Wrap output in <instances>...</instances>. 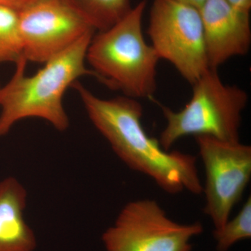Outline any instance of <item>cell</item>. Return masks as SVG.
<instances>
[{
    "instance_id": "6da1fadb",
    "label": "cell",
    "mask_w": 251,
    "mask_h": 251,
    "mask_svg": "<svg viewBox=\"0 0 251 251\" xmlns=\"http://www.w3.org/2000/svg\"><path fill=\"white\" fill-rule=\"evenodd\" d=\"M80 96L89 118L117 155L130 169L148 176L163 191L202 193L196 158L164 150L142 125L143 109L135 99L121 96L99 98L78 80L72 85Z\"/></svg>"
},
{
    "instance_id": "7a4b0ae2",
    "label": "cell",
    "mask_w": 251,
    "mask_h": 251,
    "mask_svg": "<svg viewBox=\"0 0 251 251\" xmlns=\"http://www.w3.org/2000/svg\"><path fill=\"white\" fill-rule=\"evenodd\" d=\"M94 34L81 38L31 76L26 75L25 58L16 63L14 75L0 92V137L27 118L42 119L61 132L69 128L70 121L63 97L79 77H96L93 71L85 67L87 48Z\"/></svg>"
},
{
    "instance_id": "3957f363",
    "label": "cell",
    "mask_w": 251,
    "mask_h": 251,
    "mask_svg": "<svg viewBox=\"0 0 251 251\" xmlns=\"http://www.w3.org/2000/svg\"><path fill=\"white\" fill-rule=\"evenodd\" d=\"M146 4V0H142L121 21L94 34L86 54L96 78L135 99L152 98L160 60L143 35Z\"/></svg>"
},
{
    "instance_id": "277c9868",
    "label": "cell",
    "mask_w": 251,
    "mask_h": 251,
    "mask_svg": "<svg viewBox=\"0 0 251 251\" xmlns=\"http://www.w3.org/2000/svg\"><path fill=\"white\" fill-rule=\"evenodd\" d=\"M192 97L179 111L162 106L166 128L160 135L162 148L170 150L180 138L208 135L227 142L239 141L243 110L248 94L226 85L217 70L209 69L193 85Z\"/></svg>"
},
{
    "instance_id": "5b68a950",
    "label": "cell",
    "mask_w": 251,
    "mask_h": 251,
    "mask_svg": "<svg viewBox=\"0 0 251 251\" xmlns=\"http://www.w3.org/2000/svg\"><path fill=\"white\" fill-rule=\"evenodd\" d=\"M148 33L159 59L191 85L209 70L199 9L175 0H153Z\"/></svg>"
},
{
    "instance_id": "8992f818",
    "label": "cell",
    "mask_w": 251,
    "mask_h": 251,
    "mask_svg": "<svg viewBox=\"0 0 251 251\" xmlns=\"http://www.w3.org/2000/svg\"><path fill=\"white\" fill-rule=\"evenodd\" d=\"M201 223L170 219L153 200L131 201L102 235L107 251H191V239L202 233Z\"/></svg>"
},
{
    "instance_id": "52a82bcc",
    "label": "cell",
    "mask_w": 251,
    "mask_h": 251,
    "mask_svg": "<svg viewBox=\"0 0 251 251\" xmlns=\"http://www.w3.org/2000/svg\"><path fill=\"white\" fill-rule=\"evenodd\" d=\"M196 138L205 170L203 211L210 218L214 229H219L229 219L250 181L251 147L208 135Z\"/></svg>"
},
{
    "instance_id": "ba28073f",
    "label": "cell",
    "mask_w": 251,
    "mask_h": 251,
    "mask_svg": "<svg viewBox=\"0 0 251 251\" xmlns=\"http://www.w3.org/2000/svg\"><path fill=\"white\" fill-rule=\"evenodd\" d=\"M18 11L23 56L27 62L45 64L97 31L70 0H32Z\"/></svg>"
},
{
    "instance_id": "9c48e42d",
    "label": "cell",
    "mask_w": 251,
    "mask_h": 251,
    "mask_svg": "<svg viewBox=\"0 0 251 251\" xmlns=\"http://www.w3.org/2000/svg\"><path fill=\"white\" fill-rule=\"evenodd\" d=\"M209 69L217 70L229 59L248 53L251 44L250 15L227 0H207L201 8Z\"/></svg>"
},
{
    "instance_id": "30bf717a",
    "label": "cell",
    "mask_w": 251,
    "mask_h": 251,
    "mask_svg": "<svg viewBox=\"0 0 251 251\" xmlns=\"http://www.w3.org/2000/svg\"><path fill=\"white\" fill-rule=\"evenodd\" d=\"M27 193L13 176L0 181V251H35V234L25 219Z\"/></svg>"
},
{
    "instance_id": "8fae6325",
    "label": "cell",
    "mask_w": 251,
    "mask_h": 251,
    "mask_svg": "<svg viewBox=\"0 0 251 251\" xmlns=\"http://www.w3.org/2000/svg\"><path fill=\"white\" fill-rule=\"evenodd\" d=\"M96 31L106 30L125 18L133 7L130 0H70Z\"/></svg>"
},
{
    "instance_id": "7c38bea8",
    "label": "cell",
    "mask_w": 251,
    "mask_h": 251,
    "mask_svg": "<svg viewBox=\"0 0 251 251\" xmlns=\"http://www.w3.org/2000/svg\"><path fill=\"white\" fill-rule=\"evenodd\" d=\"M23 56L18 10L0 5V64L19 62Z\"/></svg>"
},
{
    "instance_id": "4fadbf2b",
    "label": "cell",
    "mask_w": 251,
    "mask_h": 251,
    "mask_svg": "<svg viewBox=\"0 0 251 251\" xmlns=\"http://www.w3.org/2000/svg\"><path fill=\"white\" fill-rule=\"evenodd\" d=\"M213 236L216 241L217 251H228L236 243L251 239V196L235 217L229 219L221 228L214 229Z\"/></svg>"
},
{
    "instance_id": "5bb4252c",
    "label": "cell",
    "mask_w": 251,
    "mask_h": 251,
    "mask_svg": "<svg viewBox=\"0 0 251 251\" xmlns=\"http://www.w3.org/2000/svg\"><path fill=\"white\" fill-rule=\"evenodd\" d=\"M227 1L236 9L250 13L251 0H227Z\"/></svg>"
},
{
    "instance_id": "9a60e30c",
    "label": "cell",
    "mask_w": 251,
    "mask_h": 251,
    "mask_svg": "<svg viewBox=\"0 0 251 251\" xmlns=\"http://www.w3.org/2000/svg\"><path fill=\"white\" fill-rule=\"evenodd\" d=\"M31 1L32 0H0V5H4L13 9L19 10Z\"/></svg>"
},
{
    "instance_id": "2e32d148",
    "label": "cell",
    "mask_w": 251,
    "mask_h": 251,
    "mask_svg": "<svg viewBox=\"0 0 251 251\" xmlns=\"http://www.w3.org/2000/svg\"><path fill=\"white\" fill-rule=\"evenodd\" d=\"M182 4L188 5L196 9H200L204 5L207 0H175Z\"/></svg>"
},
{
    "instance_id": "e0dca14e",
    "label": "cell",
    "mask_w": 251,
    "mask_h": 251,
    "mask_svg": "<svg viewBox=\"0 0 251 251\" xmlns=\"http://www.w3.org/2000/svg\"><path fill=\"white\" fill-rule=\"evenodd\" d=\"M1 86H0V92H1Z\"/></svg>"
}]
</instances>
